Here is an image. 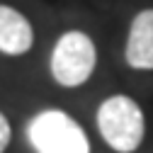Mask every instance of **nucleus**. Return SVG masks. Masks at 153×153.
I'll return each instance as SVG.
<instances>
[{"mask_svg":"<svg viewBox=\"0 0 153 153\" xmlns=\"http://www.w3.org/2000/svg\"><path fill=\"white\" fill-rule=\"evenodd\" d=\"M97 129L109 148L117 153H134L143 143L146 134L143 112L129 95H112L97 109Z\"/></svg>","mask_w":153,"mask_h":153,"instance_id":"nucleus-1","label":"nucleus"},{"mask_svg":"<svg viewBox=\"0 0 153 153\" xmlns=\"http://www.w3.org/2000/svg\"><path fill=\"white\" fill-rule=\"evenodd\" d=\"M27 139L36 153H90L83 126L63 109H44L27 124Z\"/></svg>","mask_w":153,"mask_h":153,"instance_id":"nucleus-2","label":"nucleus"},{"mask_svg":"<svg viewBox=\"0 0 153 153\" xmlns=\"http://www.w3.org/2000/svg\"><path fill=\"white\" fill-rule=\"evenodd\" d=\"M97 66V49L85 32L71 29L51 51V78L61 88H80Z\"/></svg>","mask_w":153,"mask_h":153,"instance_id":"nucleus-3","label":"nucleus"},{"mask_svg":"<svg viewBox=\"0 0 153 153\" xmlns=\"http://www.w3.org/2000/svg\"><path fill=\"white\" fill-rule=\"evenodd\" d=\"M124 59L136 71H153V7L141 10L131 20Z\"/></svg>","mask_w":153,"mask_h":153,"instance_id":"nucleus-4","label":"nucleus"},{"mask_svg":"<svg viewBox=\"0 0 153 153\" xmlns=\"http://www.w3.org/2000/svg\"><path fill=\"white\" fill-rule=\"evenodd\" d=\"M34 44L29 20L10 5H0V51L5 56H22Z\"/></svg>","mask_w":153,"mask_h":153,"instance_id":"nucleus-5","label":"nucleus"},{"mask_svg":"<svg viewBox=\"0 0 153 153\" xmlns=\"http://www.w3.org/2000/svg\"><path fill=\"white\" fill-rule=\"evenodd\" d=\"M10 139H12V129H10V122L3 112H0V153H5V148L10 146Z\"/></svg>","mask_w":153,"mask_h":153,"instance_id":"nucleus-6","label":"nucleus"}]
</instances>
